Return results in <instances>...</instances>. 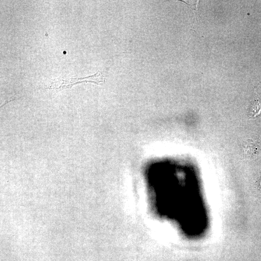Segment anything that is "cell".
Returning a JSON list of instances; mask_svg holds the SVG:
<instances>
[{
  "mask_svg": "<svg viewBox=\"0 0 261 261\" xmlns=\"http://www.w3.org/2000/svg\"><path fill=\"white\" fill-rule=\"evenodd\" d=\"M260 184H261V181H260Z\"/></svg>",
  "mask_w": 261,
  "mask_h": 261,
  "instance_id": "obj_3",
  "label": "cell"
},
{
  "mask_svg": "<svg viewBox=\"0 0 261 261\" xmlns=\"http://www.w3.org/2000/svg\"><path fill=\"white\" fill-rule=\"evenodd\" d=\"M243 153L247 157H251L255 155L258 148L255 143L251 140H247L243 146Z\"/></svg>",
  "mask_w": 261,
  "mask_h": 261,
  "instance_id": "obj_1",
  "label": "cell"
},
{
  "mask_svg": "<svg viewBox=\"0 0 261 261\" xmlns=\"http://www.w3.org/2000/svg\"><path fill=\"white\" fill-rule=\"evenodd\" d=\"M261 111V104L258 100L254 102L251 106L249 112V115L250 116H255Z\"/></svg>",
  "mask_w": 261,
  "mask_h": 261,
  "instance_id": "obj_2",
  "label": "cell"
}]
</instances>
